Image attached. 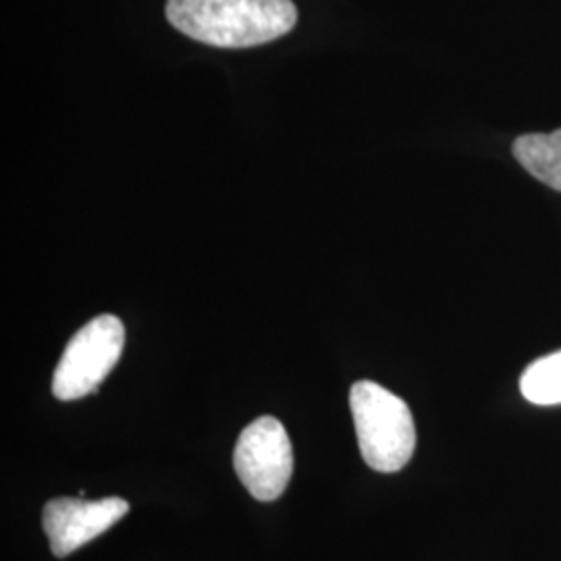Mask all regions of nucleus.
I'll return each instance as SVG.
<instances>
[{
	"label": "nucleus",
	"instance_id": "obj_1",
	"mask_svg": "<svg viewBox=\"0 0 561 561\" xmlns=\"http://www.w3.org/2000/svg\"><path fill=\"white\" fill-rule=\"evenodd\" d=\"M167 20L192 41L219 48H250L296 27L291 0H169Z\"/></svg>",
	"mask_w": 561,
	"mask_h": 561
},
{
	"label": "nucleus",
	"instance_id": "obj_2",
	"mask_svg": "<svg viewBox=\"0 0 561 561\" xmlns=\"http://www.w3.org/2000/svg\"><path fill=\"white\" fill-rule=\"evenodd\" d=\"M350 408L364 461L377 472H398L414 456L416 428L408 403L373 381L350 391Z\"/></svg>",
	"mask_w": 561,
	"mask_h": 561
},
{
	"label": "nucleus",
	"instance_id": "obj_3",
	"mask_svg": "<svg viewBox=\"0 0 561 561\" xmlns=\"http://www.w3.org/2000/svg\"><path fill=\"white\" fill-rule=\"evenodd\" d=\"M125 327L113 314H101L83 324L67 343L53 379V393L60 401L81 400L99 389L119 362Z\"/></svg>",
	"mask_w": 561,
	"mask_h": 561
},
{
	"label": "nucleus",
	"instance_id": "obj_4",
	"mask_svg": "<svg viewBox=\"0 0 561 561\" xmlns=\"http://www.w3.org/2000/svg\"><path fill=\"white\" fill-rule=\"evenodd\" d=\"M233 466L254 500H279L294 474V449L285 426L273 416L248 424L236 445Z\"/></svg>",
	"mask_w": 561,
	"mask_h": 561
},
{
	"label": "nucleus",
	"instance_id": "obj_5",
	"mask_svg": "<svg viewBox=\"0 0 561 561\" xmlns=\"http://www.w3.org/2000/svg\"><path fill=\"white\" fill-rule=\"evenodd\" d=\"M129 512V503L121 497L85 502L83 497H57L44 505L42 524L57 558H67L85 542L101 537Z\"/></svg>",
	"mask_w": 561,
	"mask_h": 561
},
{
	"label": "nucleus",
	"instance_id": "obj_6",
	"mask_svg": "<svg viewBox=\"0 0 561 561\" xmlns=\"http://www.w3.org/2000/svg\"><path fill=\"white\" fill-rule=\"evenodd\" d=\"M514 157L535 178L561 192V129L553 134H528L514 141Z\"/></svg>",
	"mask_w": 561,
	"mask_h": 561
},
{
	"label": "nucleus",
	"instance_id": "obj_7",
	"mask_svg": "<svg viewBox=\"0 0 561 561\" xmlns=\"http://www.w3.org/2000/svg\"><path fill=\"white\" fill-rule=\"evenodd\" d=\"M522 396L537 405L561 403V352L533 362L520 379Z\"/></svg>",
	"mask_w": 561,
	"mask_h": 561
}]
</instances>
